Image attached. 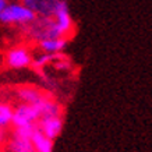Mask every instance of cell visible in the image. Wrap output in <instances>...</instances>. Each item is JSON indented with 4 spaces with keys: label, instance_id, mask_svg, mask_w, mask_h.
Wrapping results in <instances>:
<instances>
[{
    "label": "cell",
    "instance_id": "1",
    "mask_svg": "<svg viewBox=\"0 0 152 152\" xmlns=\"http://www.w3.org/2000/svg\"><path fill=\"white\" fill-rule=\"evenodd\" d=\"M37 20V14L23 3H7L0 11V23L10 25H31Z\"/></svg>",
    "mask_w": 152,
    "mask_h": 152
},
{
    "label": "cell",
    "instance_id": "2",
    "mask_svg": "<svg viewBox=\"0 0 152 152\" xmlns=\"http://www.w3.org/2000/svg\"><path fill=\"white\" fill-rule=\"evenodd\" d=\"M39 119H41V112L35 103L34 105L18 103L13 110L11 126L13 127H23V126L37 124Z\"/></svg>",
    "mask_w": 152,
    "mask_h": 152
},
{
    "label": "cell",
    "instance_id": "3",
    "mask_svg": "<svg viewBox=\"0 0 152 152\" xmlns=\"http://www.w3.org/2000/svg\"><path fill=\"white\" fill-rule=\"evenodd\" d=\"M52 17H53V20L56 21V24L59 25L60 31L63 32L64 37L73 34L74 21H73V18H71V14H70L69 3H67L66 0H59V1H57Z\"/></svg>",
    "mask_w": 152,
    "mask_h": 152
},
{
    "label": "cell",
    "instance_id": "4",
    "mask_svg": "<svg viewBox=\"0 0 152 152\" xmlns=\"http://www.w3.org/2000/svg\"><path fill=\"white\" fill-rule=\"evenodd\" d=\"M32 55L24 46L13 48L7 52L6 55V64L13 70H21L27 69L32 64Z\"/></svg>",
    "mask_w": 152,
    "mask_h": 152
},
{
    "label": "cell",
    "instance_id": "5",
    "mask_svg": "<svg viewBox=\"0 0 152 152\" xmlns=\"http://www.w3.org/2000/svg\"><path fill=\"white\" fill-rule=\"evenodd\" d=\"M38 130L48 138L55 141L63 131V117L61 116H52V117H41L37 123Z\"/></svg>",
    "mask_w": 152,
    "mask_h": 152
},
{
    "label": "cell",
    "instance_id": "6",
    "mask_svg": "<svg viewBox=\"0 0 152 152\" xmlns=\"http://www.w3.org/2000/svg\"><path fill=\"white\" fill-rule=\"evenodd\" d=\"M6 152H35V149L31 138L11 131L10 137L6 140Z\"/></svg>",
    "mask_w": 152,
    "mask_h": 152
},
{
    "label": "cell",
    "instance_id": "7",
    "mask_svg": "<svg viewBox=\"0 0 152 152\" xmlns=\"http://www.w3.org/2000/svg\"><path fill=\"white\" fill-rule=\"evenodd\" d=\"M59 0H21L24 6L32 10L37 17H52Z\"/></svg>",
    "mask_w": 152,
    "mask_h": 152
},
{
    "label": "cell",
    "instance_id": "8",
    "mask_svg": "<svg viewBox=\"0 0 152 152\" xmlns=\"http://www.w3.org/2000/svg\"><path fill=\"white\" fill-rule=\"evenodd\" d=\"M45 96V94L39 91L38 88L29 87V85H24L18 87L15 89V98L20 101V103H28V105H34Z\"/></svg>",
    "mask_w": 152,
    "mask_h": 152
},
{
    "label": "cell",
    "instance_id": "9",
    "mask_svg": "<svg viewBox=\"0 0 152 152\" xmlns=\"http://www.w3.org/2000/svg\"><path fill=\"white\" fill-rule=\"evenodd\" d=\"M35 105L38 106V109L41 112V117H52V116H61V106L56 101H53L52 98L45 96L42 98L39 102H37Z\"/></svg>",
    "mask_w": 152,
    "mask_h": 152
},
{
    "label": "cell",
    "instance_id": "10",
    "mask_svg": "<svg viewBox=\"0 0 152 152\" xmlns=\"http://www.w3.org/2000/svg\"><path fill=\"white\" fill-rule=\"evenodd\" d=\"M38 45L43 53L57 55V53H61L67 46V38H49V39L39 41Z\"/></svg>",
    "mask_w": 152,
    "mask_h": 152
},
{
    "label": "cell",
    "instance_id": "11",
    "mask_svg": "<svg viewBox=\"0 0 152 152\" xmlns=\"http://www.w3.org/2000/svg\"><path fill=\"white\" fill-rule=\"evenodd\" d=\"M31 141H32L35 152H53V140L48 138L46 135H43L38 130V127L34 131L32 137H31Z\"/></svg>",
    "mask_w": 152,
    "mask_h": 152
},
{
    "label": "cell",
    "instance_id": "12",
    "mask_svg": "<svg viewBox=\"0 0 152 152\" xmlns=\"http://www.w3.org/2000/svg\"><path fill=\"white\" fill-rule=\"evenodd\" d=\"M13 110L14 107L9 103L0 102V129L4 130L11 126V120H13Z\"/></svg>",
    "mask_w": 152,
    "mask_h": 152
},
{
    "label": "cell",
    "instance_id": "13",
    "mask_svg": "<svg viewBox=\"0 0 152 152\" xmlns=\"http://www.w3.org/2000/svg\"><path fill=\"white\" fill-rule=\"evenodd\" d=\"M61 53H57V55H52V53H42L39 55L35 60H32V63L37 67H43V66H46L48 63H50V61H55L57 57H60Z\"/></svg>",
    "mask_w": 152,
    "mask_h": 152
},
{
    "label": "cell",
    "instance_id": "14",
    "mask_svg": "<svg viewBox=\"0 0 152 152\" xmlns=\"http://www.w3.org/2000/svg\"><path fill=\"white\" fill-rule=\"evenodd\" d=\"M7 3H9L7 0H0V11H1V10H3L6 6H7Z\"/></svg>",
    "mask_w": 152,
    "mask_h": 152
},
{
    "label": "cell",
    "instance_id": "15",
    "mask_svg": "<svg viewBox=\"0 0 152 152\" xmlns=\"http://www.w3.org/2000/svg\"><path fill=\"white\" fill-rule=\"evenodd\" d=\"M3 141H6V135L3 133V130L0 129V142H3Z\"/></svg>",
    "mask_w": 152,
    "mask_h": 152
}]
</instances>
